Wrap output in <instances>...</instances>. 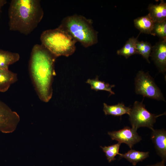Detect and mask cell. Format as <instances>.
Masks as SVG:
<instances>
[{
  "mask_svg": "<svg viewBox=\"0 0 166 166\" xmlns=\"http://www.w3.org/2000/svg\"><path fill=\"white\" fill-rule=\"evenodd\" d=\"M136 131L134 128L126 126L118 131L109 132L108 134L112 140H116L121 143H125L132 148L135 144L141 140Z\"/></svg>",
  "mask_w": 166,
  "mask_h": 166,
  "instance_id": "8",
  "label": "cell"
},
{
  "mask_svg": "<svg viewBox=\"0 0 166 166\" xmlns=\"http://www.w3.org/2000/svg\"><path fill=\"white\" fill-rule=\"evenodd\" d=\"M141 102L135 101L129 114V120L132 128L136 129L140 127H147L153 130V125L158 117L165 114L156 115L149 112Z\"/></svg>",
  "mask_w": 166,
  "mask_h": 166,
  "instance_id": "6",
  "label": "cell"
},
{
  "mask_svg": "<svg viewBox=\"0 0 166 166\" xmlns=\"http://www.w3.org/2000/svg\"><path fill=\"white\" fill-rule=\"evenodd\" d=\"M92 21L75 14L64 18L58 27L66 32L76 42L88 47L98 42V32L92 25Z\"/></svg>",
  "mask_w": 166,
  "mask_h": 166,
  "instance_id": "3",
  "label": "cell"
},
{
  "mask_svg": "<svg viewBox=\"0 0 166 166\" xmlns=\"http://www.w3.org/2000/svg\"><path fill=\"white\" fill-rule=\"evenodd\" d=\"M20 58L18 53L0 49V69H9V66L19 61Z\"/></svg>",
  "mask_w": 166,
  "mask_h": 166,
  "instance_id": "15",
  "label": "cell"
},
{
  "mask_svg": "<svg viewBox=\"0 0 166 166\" xmlns=\"http://www.w3.org/2000/svg\"><path fill=\"white\" fill-rule=\"evenodd\" d=\"M103 106V111L106 115L114 116H121L125 114L129 115L131 109L130 107L126 106L122 103L112 105L104 103Z\"/></svg>",
  "mask_w": 166,
  "mask_h": 166,
  "instance_id": "14",
  "label": "cell"
},
{
  "mask_svg": "<svg viewBox=\"0 0 166 166\" xmlns=\"http://www.w3.org/2000/svg\"><path fill=\"white\" fill-rule=\"evenodd\" d=\"M121 144L118 142L116 144L108 146H100L103 151L105 153V156L109 162L116 160L115 157L117 155H119L120 154L119 149Z\"/></svg>",
  "mask_w": 166,
  "mask_h": 166,
  "instance_id": "20",
  "label": "cell"
},
{
  "mask_svg": "<svg viewBox=\"0 0 166 166\" xmlns=\"http://www.w3.org/2000/svg\"><path fill=\"white\" fill-rule=\"evenodd\" d=\"M136 47L137 54L141 55L148 63H150L148 58L152 49V46L151 44L147 42H139L138 40L136 43Z\"/></svg>",
  "mask_w": 166,
  "mask_h": 166,
  "instance_id": "19",
  "label": "cell"
},
{
  "mask_svg": "<svg viewBox=\"0 0 166 166\" xmlns=\"http://www.w3.org/2000/svg\"><path fill=\"white\" fill-rule=\"evenodd\" d=\"M8 15L9 30L27 35L38 26L44 11L39 0H12Z\"/></svg>",
  "mask_w": 166,
  "mask_h": 166,
  "instance_id": "2",
  "label": "cell"
},
{
  "mask_svg": "<svg viewBox=\"0 0 166 166\" xmlns=\"http://www.w3.org/2000/svg\"><path fill=\"white\" fill-rule=\"evenodd\" d=\"M86 83L90 85L92 89L96 91H105L109 92L110 95L115 94L114 92L112 90V88L114 87L115 85H110L108 83L99 80L97 76L94 79H88Z\"/></svg>",
  "mask_w": 166,
  "mask_h": 166,
  "instance_id": "18",
  "label": "cell"
},
{
  "mask_svg": "<svg viewBox=\"0 0 166 166\" xmlns=\"http://www.w3.org/2000/svg\"><path fill=\"white\" fill-rule=\"evenodd\" d=\"M40 39L41 44L57 57L60 56L69 57L76 50L77 42L59 27L44 31Z\"/></svg>",
  "mask_w": 166,
  "mask_h": 166,
  "instance_id": "4",
  "label": "cell"
},
{
  "mask_svg": "<svg viewBox=\"0 0 166 166\" xmlns=\"http://www.w3.org/2000/svg\"><path fill=\"white\" fill-rule=\"evenodd\" d=\"M140 34L136 38L132 37L129 38L124 46L121 49L117 50V54L124 56L126 59L132 55L137 54L136 45Z\"/></svg>",
  "mask_w": 166,
  "mask_h": 166,
  "instance_id": "17",
  "label": "cell"
},
{
  "mask_svg": "<svg viewBox=\"0 0 166 166\" xmlns=\"http://www.w3.org/2000/svg\"><path fill=\"white\" fill-rule=\"evenodd\" d=\"M135 81V91L137 94L142 95L144 97L165 101L160 89L148 72L139 71Z\"/></svg>",
  "mask_w": 166,
  "mask_h": 166,
  "instance_id": "5",
  "label": "cell"
},
{
  "mask_svg": "<svg viewBox=\"0 0 166 166\" xmlns=\"http://www.w3.org/2000/svg\"><path fill=\"white\" fill-rule=\"evenodd\" d=\"M150 56L160 72L166 71V39H161L152 46Z\"/></svg>",
  "mask_w": 166,
  "mask_h": 166,
  "instance_id": "9",
  "label": "cell"
},
{
  "mask_svg": "<svg viewBox=\"0 0 166 166\" xmlns=\"http://www.w3.org/2000/svg\"><path fill=\"white\" fill-rule=\"evenodd\" d=\"M154 23L148 14L134 20L135 26L140 33L152 35Z\"/></svg>",
  "mask_w": 166,
  "mask_h": 166,
  "instance_id": "13",
  "label": "cell"
},
{
  "mask_svg": "<svg viewBox=\"0 0 166 166\" xmlns=\"http://www.w3.org/2000/svg\"><path fill=\"white\" fill-rule=\"evenodd\" d=\"M151 139L154 144L157 152L162 159L165 162L166 159V131L164 129H153L151 135Z\"/></svg>",
  "mask_w": 166,
  "mask_h": 166,
  "instance_id": "10",
  "label": "cell"
},
{
  "mask_svg": "<svg viewBox=\"0 0 166 166\" xmlns=\"http://www.w3.org/2000/svg\"><path fill=\"white\" fill-rule=\"evenodd\" d=\"M18 80L17 74L9 69H0V92L7 91Z\"/></svg>",
  "mask_w": 166,
  "mask_h": 166,
  "instance_id": "12",
  "label": "cell"
},
{
  "mask_svg": "<svg viewBox=\"0 0 166 166\" xmlns=\"http://www.w3.org/2000/svg\"><path fill=\"white\" fill-rule=\"evenodd\" d=\"M152 35L157 36L161 39H166V21L155 22Z\"/></svg>",
  "mask_w": 166,
  "mask_h": 166,
  "instance_id": "21",
  "label": "cell"
},
{
  "mask_svg": "<svg viewBox=\"0 0 166 166\" xmlns=\"http://www.w3.org/2000/svg\"><path fill=\"white\" fill-rule=\"evenodd\" d=\"M148 10V14L155 22L166 21V3L164 1L160 0L158 4H149Z\"/></svg>",
  "mask_w": 166,
  "mask_h": 166,
  "instance_id": "11",
  "label": "cell"
},
{
  "mask_svg": "<svg viewBox=\"0 0 166 166\" xmlns=\"http://www.w3.org/2000/svg\"><path fill=\"white\" fill-rule=\"evenodd\" d=\"M7 3V1L6 0H0V13L1 11L2 7Z\"/></svg>",
  "mask_w": 166,
  "mask_h": 166,
  "instance_id": "22",
  "label": "cell"
},
{
  "mask_svg": "<svg viewBox=\"0 0 166 166\" xmlns=\"http://www.w3.org/2000/svg\"><path fill=\"white\" fill-rule=\"evenodd\" d=\"M20 120L18 114L0 100V132L6 133L13 132Z\"/></svg>",
  "mask_w": 166,
  "mask_h": 166,
  "instance_id": "7",
  "label": "cell"
},
{
  "mask_svg": "<svg viewBox=\"0 0 166 166\" xmlns=\"http://www.w3.org/2000/svg\"><path fill=\"white\" fill-rule=\"evenodd\" d=\"M57 58L42 44H35L32 49L29 62L30 73L39 98L44 102H48L52 96Z\"/></svg>",
  "mask_w": 166,
  "mask_h": 166,
  "instance_id": "1",
  "label": "cell"
},
{
  "mask_svg": "<svg viewBox=\"0 0 166 166\" xmlns=\"http://www.w3.org/2000/svg\"><path fill=\"white\" fill-rule=\"evenodd\" d=\"M165 162L162 160L161 162L158 163L156 164L147 166H165L164 165Z\"/></svg>",
  "mask_w": 166,
  "mask_h": 166,
  "instance_id": "23",
  "label": "cell"
},
{
  "mask_svg": "<svg viewBox=\"0 0 166 166\" xmlns=\"http://www.w3.org/2000/svg\"><path fill=\"white\" fill-rule=\"evenodd\" d=\"M148 152H144L131 149L124 154L120 153V158H124L126 159L132 165L135 166L137 163L142 161L149 156Z\"/></svg>",
  "mask_w": 166,
  "mask_h": 166,
  "instance_id": "16",
  "label": "cell"
}]
</instances>
